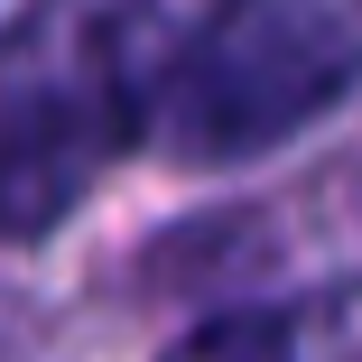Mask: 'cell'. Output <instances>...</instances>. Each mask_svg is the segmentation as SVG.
Returning <instances> with one entry per match:
<instances>
[{"label": "cell", "instance_id": "obj_1", "mask_svg": "<svg viewBox=\"0 0 362 362\" xmlns=\"http://www.w3.org/2000/svg\"><path fill=\"white\" fill-rule=\"evenodd\" d=\"M362 75V19L316 10V0H251L177 37L168 84H158V130L177 158H251L325 103H344Z\"/></svg>", "mask_w": 362, "mask_h": 362}, {"label": "cell", "instance_id": "obj_2", "mask_svg": "<svg viewBox=\"0 0 362 362\" xmlns=\"http://www.w3.org/2000/svg\"><path fill=\"white\" fill-rule=\"evenodd\" d=\"M168 362H288V325L269 307H233V316H204L186 344H168Z\"/></svg>", "mask_w": 362, "mask_h": 362}]
</instances>
